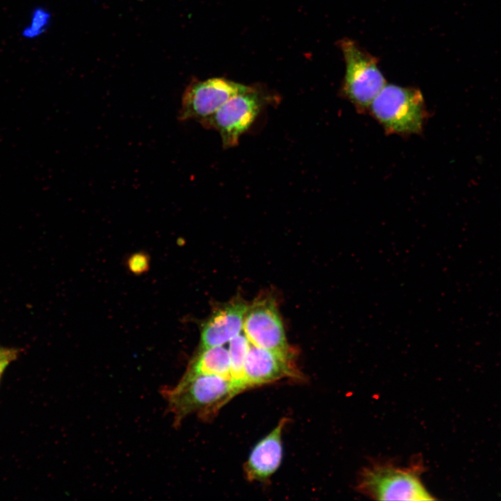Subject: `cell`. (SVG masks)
<instances>
[{"mask_svg": "<svg viewBox=\"0 0 501 501\" xmlns=\"http://www.w3.org/2000/svg\"><path fill=\"white\" fill-rule=\"evenodd\" d=\"M240 392L231 379L205 374L182 376L173 387L161 390L167 411L173 415L176 427L193 413L205 420L211 419Z\"/></svg>", "mask_w": 501, "mask_h": 501, "instance_id": "cell-1", "label": "cell"}, {"mask_svg": "<svg viewBox=\"0 0 501 501\" xmlns=\"http://www.w3.org/2000/svg\"><path fill=\"white\" fill-rule=\"evenodd\" d=\"M420 462L399 466L389 462H374L358 475L356 489L377 500H434L423 484Z\"/></svg>", "mask_w": 501, "mask_h": 501, "instance_id": "cell-2", "label": "cell"}, {"mask_svg": "<svg viewBox=\"0 0 501 501\" xmlns=\"http://www.w3.org/2000/svg\"><path fill=\"white\" fill-rule=\"evenodd\" d=\"M369 109L386 132L400 135L420 134L427 117L419 89L392 84H386Z\"/></svg>", "mask_w": 501, "mask_h": 501, "instance_id": "cell-3", "label": "cell"}, {"mask_svg": "<svg viewBox=\"0 0 501 501\" xmlns=\"http://www.w3.org/2000/svg\"><path fill=\"white\" fill-rule=\"evenodd\" d=\"M337 46L345 63L340 94L358 111H365L386 85L385 79L378 66V58L354 40L344 38Z\"/></svg>", "mask_w": 501, "mask_h": 501, "instance_id": "cell-4", "label": "cell"}, {"mask_svg": "<svg viewBox=\"0 0 501 501\" xmlns=\"http://www.w3.org/2000/svg\"><path fill=\"white\" fill-rule=\"evenodd\" d=\"M270 100L267 95L252 88L232 97L215 113L199 122L206 128L216 130L223 146L231 148L238 144L239 137L250 127Z\"/></svg>", "mask_w": 501, "mask_h": 501, "instance_id": "cell-5", "label": "cell"}, {"mask_svg": "<svg viewBox=\"0 0 501 501\" xmlns=\"http://www.w3.org/2000/svg\"><path fill=\"white\" fill-rule=\"evenodd\" d=\"M243 329L252 344L285 358H294L276 305L271 296H260L247 307Z\"/></svg>", "mask_w": 501, "mask_h": 501, "instance_id": "cell-6", "label": "cell"}, {"mask_svg": "<svg viewBox=\"0 0 501 501\" xmlns=\"http://www.w3.org/2000/svg\"><path fill=\"white\" fill-rule=\"evenodd\" d=\"M252 88L224 78L193 79L184 91L177 119L200 122L215 113L232 97Z\"/></svg>", "mask_w": 501, "mask_h": 501, "instance_id": "cell-7", "label": "cell"}, {"mask_svg": "<svg viewBox=\"0 0 501 501\" xmlns=\"http://www.w3.org/2000/svg\"><path fill=\"white\" fill-rule=\"evenodd\" d=\"M285 378L304 379L293 358H287L269 350L250 344L244 363L246 389L269 384Z\"/></svg>", "mask_w": 501, "mask_h": 501, "instance_id": "cell-8", "label": "cell"}, {"mask_svg": "<svg viewBox=\"0 0 501 501\" xmlns=\"http://www.w3.org/2000/svg\"><path fill=\"white\" fill-rule=\"evenodd\" d=\"M288 422L287 418L280 419L252 449L244 467L248 481L267 480L278 470L283 458L282 434Z\"/></svg>", "mask_w": 501, "mask_h": 501, "instance_id": "cell-9", "label": "cell"}, {"mask_svg": "<svg viewBox=\"0 0 501 501\" xmlns=\"http://www.w3.org/2000/svg\"><path fill=\"white\" fill-rule=\"evenodd\" d=\"M247 307L244 301L237 300L214 312L202 327L199 349L222 346L238 335Z\"/></svg>", "mask_w": 501, "mask_h": 501, "instance_id": "cell-10", "label": "cell"}, {"mask_svg": "<svg viewBox=\"0 0 501 501\" xmlns=\"http://www.w3.org/2000/svg\"><path fill=\"white\" fill-rule=\"evenodd\" d=\"M214 375L231 379L228 350L223 346L198 349L189 363L183 377Z\"/></svg>", "mask_w": 501, "mask_h": 501, "instance_id": "cell-11", "label": "cell"}, {"mask_svg": "<svg viewBox=\"0 0 501 501\" xmlns=\"http://www.w3.org/2000/svg\"><path fill=\"white\" fill-rule=\"evenodd\" d=\"M250 342L245 335L239 334L230 341L231 380L240 392L246 390L244 383V363Z\"/></svg>", "mask_w": 501, "mask_h": 501, "instance_id": "cell-12", "label": "cell"}, {"mask_svg": "<svg viewBox=\"0 0 501 501\" xmlns=\"http://www.w3.org/2000/svg\"><path fill=\"white\" fill-rule=\"evenodd\" d=\"M50 22V13L42 7H36L31 12L29 24L23 28L21 34L26 39L36 38L48 29Z\"/></svg>", "mask_w": 501, "mask_h": 501, "instance_id": "cell-13", "label": "cell"}, {"mask_svg": "<svg viewBox=\"0 0 501 501\" xmlns=\"http://www.w3.org/2000/svg\"><path fill=\"white\" fill-rule=\"evenodd\" d=\"M128 272L140 276L147 273L150 267V257L145 251H138L129 255L125 260Z\"/></svg>", "mask_w": 501, "mask_h": 501, "instance_id": "cell-14", "label": "cell"}, {"mask_svg": "<svg viewBox=\"0 0 501 501\" xmlns=\"http://www.w3.org/2000/svg\"><path fill=\"white\" fill-rule=\"evenodd\" d=\"M19 355V351L14 348L4 347L0 352V380L8 365L14 361Z\"/></svg>", "mask_w": 501, "mask_h": 501, "instance_id": "cell-15", "label": "cell"}, {"mask_svg": "<svg viewBox=\"0 0 501 501\" xmlns=\"http://www.w3.org/2000/svg\"><path fill=\"white\" fill-rule=\"evenodd\" d=\"M3 349H4V347H2L0 346V352H1V351H3Z\"/></svg>", "mask_w": 501, "mask_h": 501, "instance_id": "cell-16", "label": "cell"}]
</instances>
